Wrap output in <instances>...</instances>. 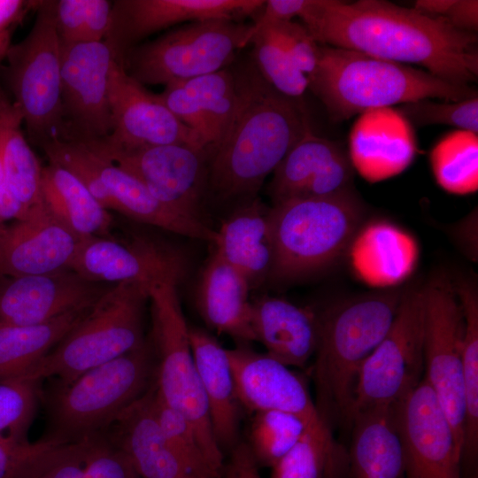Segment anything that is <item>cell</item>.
Instances as JSON below:
<instances>
[{"label": "cell", "instance_id": "3957f363", "mask_svg": "<svg viewBox=\"0 0 478 478\" xmlns=\"http://www.w3.org/2000/svg\"><path fill=\"white\" fill-rule=\"evenodd\" d=\"M404 290L388 289L336 304L318 314L312 374L316 408L331 427L351 428L360 368L389 329Z\"/></svg>", "mask_w": 478, "mask_h": 478}, {"label": "cell", "instance_id": "4fadbf2b", "mask_svg": "<svg viewBox=\"0 0 478 478\" xmlns=\"http://www.w3.org/2000/svg\"><path fill=\"white\" fill-rule=\"evenodd\" d=\"M424 379L444 412L462 452L465 428L464 314L454 286L438 278L423 288Z\"/></svg>", "mask_w": 478, "mask_h": 478}, {"label": "cell", "instance_id": "7a4b0ae2", "mask_svg": "<svg viewBox=\"0 0 478 478\" xmlns=\"http://www.w3.org/2000/svg\"><path fill=\"white\" fill-rule=\"evenodd\" d=\"M232 70L235 112L220 139L204 147L205 199L236 206L258 197L267 175L311 126L302 101L271 87L252 59Z\"/></svg>", "mask_w": 478, "mask_h": 478}, {"label": "cell", "instance_id": "30bf717a", "mask_svg": "<svg viewBox=\"0 0 478 478\" xmlns=\"http://www.w3.org/2000/svg\"><path fill=\"white\" fill-rule=\"evenodd\" d=\"M250 27L228 19L191 22L130 48L120 63L142 85L193 79L227 67Z\"/></svg>", "mask_w": 478, "mask_h": 478}, {"label": "cell", "instance_id": "8fae6325", "mask_svg": "<svg viewBox=\"0 0 478 478\" xmlns=\"http://www.w3.org/2000/svg\"><path fill=\"white\" fill-rule=\"evenodd\" d=\"M42 150L48 162L74 174L107 211L174 234L215 243L216 230L164 205L135 176L86 144L56 140Z\"/></svg>", "mask_w": 478, "mask_h": 478}, {"label": "cell", "instance_id": "2e32d148", "mask_svg": "<svg viewBox=\"0 0 478 478\" xmlns=\"http://www.w3.org/2000/svg\"><path fill=\"white\" fill-rule=\"evenodd\" d=\"M112 130L103 140L84 143L99 150H132L166 144L204 148L192 129L181 123L158 95L147 91L116 60L109 88Z\"/></svg>", "mask_w": 478, "mask_h": 478}, {"label": "cell", "instance_id": "f546056e", "mask_svg": "<svg viewBox=\"0 0 478 478\" xmlns=\"http://www.w3.org/2000/svg\"><path fill=\"white\" fill-rule=\"evenodd\" d=\"M250 287L215 251L199 279L197 307L207 326L239 344L255 341L251 329Z\"/></svg>", "mask_w": 478, "mask_h": 478}, {"label": "cell", "instance_id": "f6af8a7d", "mask_svg": "<svg viewBox=\"0 0 478 478\" xmlns=\"http://www.w3.org/2000/svg\"><path fill=\"white\" fill-rule=\"evenodd\" d=\"M85 441L84 478H143L128 457L103 435Z\"/></svg>", "mask_w": 478, "mask_h": 478}, {"label": "cell", "instance_id": "d4e9b609", "mask_svg": "<svg viewBox=\"0 0 478 478\" xmlns=\"http://www.w3.org/2000/svg\"><path fill=\"white\" fill-rule=\"evenodd\" d=\"M154 386L100 435L128 457L143 478H200L165 436L152 407Z\"/></svg>", "mask_w": 478, "mask_h": 478}, {"label": "cell", "instance_id": "9a60e30c", "mask_svg": "<svg viewBox=\"0 0 478 478\" xmlns=\"http://www.w3.org/2000/svg\"><path fill=\"white\" fill-rule=\"evenodd\" d=\"M89 148L135 176L164 205L181 215L204 222V148L188 144H166L132 150Z\"/></svg>", "mask_w": 478, "mask_h": 478}, {"label": "cell", "instance_id": "c3c4849f", "mask_svg": "<svg viewBox=\"0 0 478 478\" xmlns=\"http://www.w3.org/2000/svg\"><path fill=\"white\" fill-rule=\"evenodd\" d=\"M412 8L427 16L444 19L459 29L478 30L477 0H418Z\"/></svg>", "mask_w": 478, "mask_h": 478}, {"label": "cell", "instance_id": "7c38bea8", "mask_svg": "<svg viewBox=\"0 0 478 478\" xmlns=\"http://www.w3.org/2000/svg\"><path fill=\"white\" fill-rule=\"evenodd\" d=\"M423 289L404 290L392 324L358 373L352 407L367 409L396 405L424 377Z\"/></svg>", "mask_w": 478, "mask_h": 478}, {"label": "cell", "instance_id": "bcb514c9", "mask_svg": "<svg viewBox=\"0 0 478 478\" xmlns=\"http://www.w3.org/2000/svg\"><path fill=\"white\" fill-rule=\"evenodd\" d=\"M158 96L181 123L197 134L204 147L210 144L208 127L189 80L166 85Z\"/></svg>", "mask_w": 478, "mask_h": 478}, {"label": "cell", "instance_id": "4316f807", "mask_svg": "<svg viewBox=\"0 0 478 478\" xmlns=\"http://www.w3.org/2000/svg\"><path fill=\"white\" fill-rule=\"evenodd\" d=\"M269 212L258 196L236 205L216 230L214 251L245 279L250 289L266 282L270 273Z\"/></svg>", "mask_w": 478, "mask_h": 478}, {"label": "cell", "instance_id": "74e56055", "mask_svg": "<svg viewBox=\"0 0 478 478\" xmlns=\"http://www.w3.org/2000/svg\"><path fill=\"white\" fill-rule=\"evenodd\" d=\"M311 427L316 426L291 412H257L251 421L247 444L258 466L272 468Z\"/></svg>", "mask_w": 478, "mask_h": 478}, {"label": "cell", "instance_id": "ab89813d", "mask_svg": "<svg viewBox=\"0 0 478 478\" xmlns=\"http://www.w3.org/2000/svg\"><path fill=\"white\" fill-rule=\"evenodd\" d=\"M252 61L264 80L281 95L302 101L307 77L295 66L273 26L263 28L249 41Z\"/></svg>", "mask_w": 478, "mask_h": 478}, {"label": "cell", "instance_id": "11a10c76", "mask_svg": "<svg viewBox=\"0 0 478 478\" xmlns=\"http://www.w3.org/2000/svg\"><path fill=\"white\" fill-rule=\"evenodd\" d=\"M86 441L81 443L79 449L68 459L50 469L41 478H84L83 454Z\"/></svg>", "mask_w": 478, "mask_h": 478}, {"label": "cell", "instance_id": "d6986e66", "mask_svg": "<svg viewBox=\"0 0 478 478\" xmlns=\"http://www.w3.org/2000/svg\"><path fill=\"white\" fill-rule=\"evenodd\" d=\"M265 3V0L114 1L112 25L104 41L120 61L127 50L156 32L183 22L256 18Z\"/></svg>", "mask_w": 478, "mask_h": 478}, {"label": "cell", "instance_id": "83f0119b", "mask_svg": "<svg viewBox=\"0 0 478 478\" xmlns=\"http://www.w3.org/2000/svg\"><path fill=\"white\" fill-rule=\"evenodd\" d=\"M347 251L354 274L375 288L394 287L405 281L419 258L415 239L385 221L360 227Z\"/></svg>", "mask_w": 478, "mask_h": 478}, {"label": "cell", "instance_id": "484cf974", "mask_svg": "<svg viewBox=\"0 0 478 478\" xmlns=\"http://www.w3.org/2000/svg\"><path fill=\"white\" fill-rule=\"evenodd\" d=\"M251 324L266 353L289 367L305 366L315 353L319 320L311 308L263 296L251 302Z\"/></svg>", "mask_w": 478, "mask_h": 478}, {"label": "cell", "instance_id": "d6a6232c", "mask_svg": "<svg viewBox=\"0 0 478 478\" xmlns=\"http://www.w3.org/2000/svg\"><path fill=\"white\" fill-rule=\"evenodd\" d=\"M22 116L0 84L1 157L8 190L26 218L43 205L42 169L22 128Z\"/></svg>", "mask_w": 478, "mask_h": 478}, {"label": "cell", "instance_id": "603a6c76", "mask_svg": "<svg viewBox=\"0 0 478 478\" xmlns=\"http://www.w3.org/2000/svg\"><path fill=\"white\" fill-rule=\"evenodd\" d=\"M80 239L42 205L0 226V275L48 274L68 269Z\"/></svg>", "mask_w": 478, "mask_h": 478}, {"label": "cell", "instance_id": "f907efd6", "mask_svg": "<svg viewBox=\"0 0 478 478\" xmlns=\"http://www.w3.org/2000/svg\"><path fill=\"white\" fill-rule=\"evenodd\" d=\"M311 0H268L251 25L250 30L243 42L247 46L250 39L258 32L271 25L291 21L305 12Z\"/></svg>", "mask_w": 478, "mask_h": 478}, {"label": "cell", "instance_id": "f1b7e54d", "mask_svg": "<svg viewBox=\"0 0 478 478\" xmlns=\"http://www.w3.org/2000/svg\"><path fill=\"white\" fill-rule=\"evenodd\" d=\"M189 335L216 442L222 451L232 450L238 443L242 406L227 349L202 328L189 327Z\"/></svg>", "mask_w": 478, "mask_h": 478}, {"label": "cell", "instance_id": "52a82bcc", "mask_svg": "<svg viewBox=\"0 0 478 478\" xmlns=\"http://www.w3.org/2000/svg\"><path fill=\"white\" fill-rule=\"evenodd\" d=\"M149 289L134 282L112 285L84 317L20 380L69 382L143 346Z\"/></svg>", "mask_w": 478, "mask_h": 478}, {"label": "cell", "instance_id": "7402d4cb", "mask_svg": "<svg viewBox=\"0 0 478 478\" xmlns=\"http://www.w3.org/2000/svg\"><path fill=\"white\" fill-rule=\"evenodd\" d=\"M241 406L252 413L282 411L312 426L327 423L320 415L305 381L289 366L247 344L227 349Z\"/></svg>", "mask_w": 478, "mask_h": 478}, {"label": "cell", "instance_id": "9f6ffc18", "mask_svg": "<svg viewBox=\"0 0 478 478\" xmlns=\"http://www.w3.org/2000/svg\"><path fill=\"white\" fill-rule=\"evenodd\" d=\"M11 45V30L0 33V69L4 62L6 50Z\"/></svg>", "mask_w": 478, "mask_h": 478}, {"label": "cell", "instance_id": "277c9868", "mask_svg": "<svg viewBox=\"0 0 478 478\" xmlns=\"http://www.w3.org/2000/svg\"><path fill=\"white\" fill-rule=\"evenodd\" d=\"M307 79L334 121L420 99L477 96L472 86L449 83L421 68L320 43L317 67Z\"/></svg>", "mask_w": 478, "mask_h": 478}, {"label": "cell", "instance_id": "e575fe53", "mask_svg": "<svg viewBox=\"0 0 478 478\" xmlns=\"http://www.w3.org/2000/svg\"><path fill=\"white\" fill-rule=\"evenodd\" d=\"M464 314L463 381L465 428L462 445L463 476L477 478L478 455V293L473 282L459 281L454 286Z\"/></svg>", "mask_w": 478, "mask_h": 478}, {"label": "cell", "instance_id": "b9f144b4", "mask_svg": "<svg viewBox=\"0 0 478 478\" xmlns=\"http://www.w3.org/2000/svg\"><path fill=\"white\" fill-rule=\"evenodd\" d=\"M152 407L165 436L187 465L200 478H221L210 464L190 422L161 397L156 382Z\"/></svg>", "mask_w": 478, "mask_h": 478}, {"label": "cell", "instance_id": "8992f818", "mask_svg": "<svg viewBox=\"0 0 478 478\" xmlns=\"http://www.w3.org/2000/svg\"><path fill=\"white\" fill-rule=\"evenodd\" d=\"M364 212L353 189L273 204L269 212L273 260L267 281L289 283L332 264L348 250Z\"/></svg>", "mask_w": 478, "mask_h": 478}, {"label": "cell", "instance_id": "6da1fadb", "mask_svg": "<svg viewBox=\"0 0 478 478\" xmlns=\"http://www.w3.org/2000/svg\"><path fill=\"white\" fill-rule=\"evenodd\" d=\"M320 44L411 64L449 83L478 78V36L385 0H311L300 16Z\"/></svg>", "mask_w": 478, "mask_h": 478}, {"label": "cell", "instance_id": "1f68e13d", "mask_svg": "<svg viewBox=\"0 0 478 478\" xmlns=\"http://www.w3.org/2000/svg\"><path fill=\"white\" fill-rule=\"evenodd\" d=\"M42 193L47 210L80 239L111 237L109 211L66 168L52 162L42 166Z\"/></svg>", "mask_w": 478, "mask_h": 478}, {"label": "cell", "instance_id": "9c48e42d", "mask_svg": "<svg viewBox=\"0 0 478 478\" xmlns=\"http://www.w3.org/2000/svg\"><path fill=\"white\" fill-rule=\"evenodd\" d=\"M35 11L28 34L6 50L0 73L22 116L28 142L42 149L62 138L61 42L54 1H39Z\"/></svg>", "mask_w": 478, "mask_h": 478}, {"label": "cell", "instance_id": "681fc988", "mask_svg": "<svg viewBox=\"0 0 478 478\" xmlns=\"http://www.w3.org/2000/svg\"><path fill=\"white\" fill-rule=\"evenodd\" d=\"M54 21L61 44L85 42L87 0L54 1Z\"/></svg>", "mask_w": 478, "mask_h": 478}, {"label": "cell", "instance_id": "60d3db41", "mask_svg": "<svg viewBox=\"0 0 478 478\" xmlns=\"http://www.w3.org/2000/svg\"><path fill=\"white\" fill-rule=\"evenodd\" d=\"M205 119L210 144L217 142L235 112L236 89L232 68L189 79ZM208 146V145H207Z\"/></svg>", "mask_w": 478, "mask_h": 478}, {"label": "cell", "instance_id": "4dcf8cb0", "mask_svg": "<svg viewBox=\"0 0 478 478\" xmlns=\"http://www.w3.org/2000/svg\"><path fill=\"white\" fill-rule=\"evenodd\" d=\"M396 405L374 407L353 416L348 451L351 478H405Z\"/></svg>", "mask_w": 478, "mask_h": 478}, {"label": "cell", "instance_id": "e0dca14e", "mask_svg": "<svg viewBox=\"0 0 478 478\" xmlns=\"http://www.w3.org/2000/svg\"><path fill=\"white\" fill-rule=\"evenodd\" d=\"M185 266L179 252L144 237L120 241L93 236L79 242L68 269L92 281L134 282L150 289L158 282L180 281Z\"/></svg>", "mask_w": 478, "mask_h": 478}, {"label": "cell", "instance_id": "ee69618b", "mask_svg": "<svg viewBox=\"0 0 478 478\" xmlns=\"http://www.w3.org/2000/svg\"><path fill=\"white\" fill-rule=\"evenodd\" d=\"M412 125H448L478 133V96L458 102L420 99L397 109Z\"/></svg>", "mask_w": 478, "mask_h": 478}, {"label": "cell", "instance_id": "cb8c5ba5", "mask_svg": "<svg viewBox=\"0 0 478 478\" xmlns=\"http://www.w3.org/2000/svg\"><path fill=\"white\" fill-rule=\"evenodd\" d=\"M349 143L354 170L369 182L401 173L418 151L412 126L392 107L361 113L352 127Z\"/></svg>", "mask_w": 478, "mask_h": 478}, {"label": "cell", "instance_id": "ffe728a7", "mask_svg": "<svg viewBox=\"0 0 478 478\" xmlns=\"http://www.w3.org/2000/svg\"><path fill=\"white\" fill-rule=\"evenodd\" d=\"M112 285L70 269L38 275H0V324L34 326L90 308Z\"/></svg>", "mask_w": 478, "mask_h": 478}, {"label": "cell", "instance_id": "ba28073f", "mask_svg": "<svg viewBox=\"0 0 478 478\" xmlns=\"http://www.w3.org/2000/svg\"><path fill=\"white\" fill-rule=\"evenodd\" d=\"M178 282L166 281L149 289V339L156 359V388L161 397L190 422L210 464L222 475L223 451L213 435L191 351L189 327L180 304Z\"/></svg>", "mask_w": 478, "mask_h": 478}, {"label": "cell", "instance_id": "ac0fdd59", "mask_svg": "<svg viewBox=\"0 0 478 478\" xmlns=\"http://www.w3.org/2000/svg\"><path fill=\"white\" fill-rule=\"evenodd\" d=\"M396 413L405 478H464L461 449L424 377L396 405Z\"/></svg>", "mask_w": 478, "mask_h": 478}, {"label": "cell", "instance_id": "7bdbcfd3", "mask_svg": "<svg viewBox=\"0 0 478 478\" xmlns=\"http://www.w3.org/2000/svg\"><path fill=\"white\" fill-rule=\"evenodd\" d=\"M39 384L31 380L0 382V437L27 440L40 402Z\"/></svg>", "mask_w": 478, "mask_h": 478}, {"label": "cell", "instance_id": "836d02e7", "mask_svg": "<svg viewBox=\"0 0 478 478\" xmlns=\"http://www.w3.org/2000/svg\"><path fill=\"white\" fill-rule=\"evenodd\" d=\"M89 309L72 311L39 325L0 324V382L27 375Z\"/></svg>", "mask_w": 478, "mask_h": 478}, {"label": "cell", "instance_id": "d590c367", "mask_svg": "<svg viewBox=\"0 0 478 478\" xmlns=\"http://www.w3.org/2000/svg\"><path fill=\"white\" fill-rule=\"evenodd\" d=\"M349 474V454L328 423L308 428L301 439L273 467L270 478H343Z\"/></svg>", "mask_w": 478, "mask_h": 478}, {"label": "cell", "instance_id": "db71d44e", "mask_svg": "<svg viewBox=\"0 0 478 478\" xmlns=\"http://www.w3.org/2000/svg\"><path fill=\"white\" fill-rule=\"evenodd\" d=\"M25 218L26 216L22 209L8 190L1 157L0 142V226L9 220H19Z\"/></svg>", "mask_w": 478, "mask_h": 478}, {"label": "cell", "instance_id": "44dd1931", "mask_svg": "<svg viewBox=\"0 0 478 478\" xmlns=\"http://www.w3.org/2000/svg\"><path fill=\"white\" fill-rule=\"evenodd\" d=\"M353 175L345 149L310 129L275 168L267 192L273 204L332 197L352 189Z\"/></svg>", "mask_w": 478, "mask_h": 478}, {"label": "cell", "instance_id": "5bb4252c", "mask_svg": "<svg viewBox=\"0 0 478 478\" xmlns=\"http://www.w3.org/2000/svg\"><path fill=\"white\" fill-rule=\"evenodd\" d=\"M116 60L106 41L61 44V140L90 143L110 135V75Z\"/></svg>", "mask_w": 478, "mask_h": 478}, {"label": "cell", "instance_id": "5b68a950", "mask_svg": "<svg viewBox=\"0 0 478 478\" xmlns=\"http://www.w3.org/2000/svg\"><path fill=\"white\" fill-rule=\"evenodd\" d=\"M156 359L147 338L140 348L41 391L45 430L41 439L62 444L102 434L155 382Z\"/></svg>", "mask_w": 478, "mask_h": 478}, {"label": "cell", "instance_id": "f35d334b", "mask_svg": "<svg viewBox=\"0 0 478 478\" xmlns=\"http://www.w3.org/2000/svg\"><path fill=\"white\" fill-rule=\"evenodd\" d=\"M80 445L0 437V478H41L71 457Z\"/></svg>", "mask_w": 478, "mask_h": 478}, {"label": "cell", "instance_id": "f5cc1de1", "mask_svg": "<svg viewBox=\"0 0 478 478\" xmlns=\"http://www.w3.org/2000/svg\"><path fill=\"white\" fill-rule=\"evenodd\" d=\"M38 4L39 1L0 0V33L9 30Z\"/></svg>", "mask_w": 478, "mask_h": 478}, {"label": "cell", "instance_id": "816d5d0a", "mask_svg": "<svg viewBox=\"0 0 478 478\" xmlns=\"http://www.w3.org/2000/svg\"><path fill=\"white\" fill-rule=\"evenodd\" d=\"M221 478H261L258 465L245 443H238L231 451Z\"/></svg>", "mask_w": 478, "mask_h": 478}, {"label": "cell", "instance_id": "8d00e7d4", "mask_svg": "<svg viewBox=\"0 0 478 478\" xmlns=\"http://www.w3.org/2000/svg\"><path fill=\"white\" fill-rule=\"evenodd\" d=\"M437 184L449 193L466 195L478 189V135L457 129L442 137L429 156Z\"/></svg>", "mask_w": 478, "mask_h": 478}, {"label": "cell", "instance_id": "7dc6e473", "mask_svg": "<svg viewBox=\"0 0 478 478\" xmlns=\"http://www.w3.org/2000/svg\"><path fill=\"white\" fill-rule=\"evenodd\" d=\"M295 66L308 78L315 71L319 59V43L306 27L296 21L271 25Z\"/></svg>", "mask_w": 478, "mask_h": 478}]
</instances>
